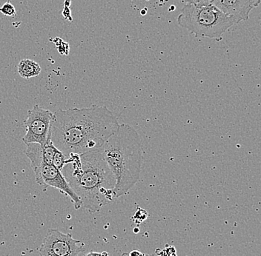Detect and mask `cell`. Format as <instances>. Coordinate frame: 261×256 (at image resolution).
<instances>
[{"label":"cell","mask_w":261,"mask_h":256,"mask_svg":"<svg viewBox=\"0 0 261 256\" xmlns=\"http://www.w3.org/2000/svg\"><path fill=\"white\" fill-rule=\"evenodd\" d=\"M102 152L115 177L114 198L126 195L141 174L143 146L138 132L130 125L121 124L106 141Z\"/></svg>","instance_id":"cell-3"},{"label":"cell","mask_w":261,"mask_h":256,"mask_svg":"<svg viewBox=\"0 0 261 256\" xmlns=\"http://www.w3.org/2000/svg\"><path fill=\"white\" fill-rule=\"evenodd\" d=\"M57 151V148L53 143L42 146V157H43L44 162L46 164H52L53 162V158L55 153Z\"/></svg>","instance_id":"cell-10"},{"label":"cell","mask_w":261,"mask_h":256,"mask_svg":"<svg viewBox=\"0 0 261 256\" xmlns=\"http://www.w3.org/2000/svg\"><path fill=\"white\" fill-rule=\"evenodd\" d=\"M62 14H63V17H64L65 19H68L70 22H72L73 18L72 16H71V11L70 7L64 6V10H63Z\"/></svg>","instance_id":"cell-16"},{"label":"cell","mask_w":261,"mask_h":256,"mask_svg":"<svg viewBox=\"0 0 261 256\" xmlns=\"http://www.w3.org/2000/svg\"><path fill=\"white\" fill-rule=\"evenodd\" d=\"M35 176L36 182L45 187H51L71 198L75 210L82 208V202L73 192L61 171L53 164H48L43 161L31 164Z\"/></svg>","instance_id":"cell-7"},{"label":"cell","mask_w":261,"mask_h":256,"mask_svg":"<svg viewBox=\"0 0 261 256\" xmlns=\"http://www.w3.org/2000/svg\"><path fill=\"white\" fill-rule=\"evenodd\" d=\"M71 0H65L64 2V6H66V7H70L71 6Z\"/></svg>","instance_id":"cell-19"},{"label":"cell","mask_w":261,"mask_h":256,"mask_svg":"<svg viewBox=\"0 0 261 256\" xmlns=\"http://www.w3.org/2000/svg\"><path fill=\"white\" fill-rule=\"evenodd\" d=\"M65 160H66V157H65V155L63 154L61 151L57 149L55 156H54L52 164H53L57 169H58L59 170L61 171L63 167H64Z\"/></svg>","instance_id":"cell-11"},{"label":"cell","mask_w":261,"mask_h":256,"mask_svg":"<svg viewBox=\"0 0 261 256\" xmlns=\"http://www.w3.org/2000/svg\"><path fill=\"white\" fill-rule=\"evenodd\" d=\"M86 256H102L101 253L97 252H91L89 253H88Z\"/></svg>","instance_id":"cell-18"},{"label":"cell","mask_w":261,"mask_h":256,"mask_svg":"<svg viewBox=\"0 0 261 256\" xmlns=\"http://www.w3.org/2000/svg\"><path fill=\"white\" fill-rule=\"evenodd\" d=\"M84 250V244L73 239L69 233L65 234L58 230L49 229L39 253L40 256H79Z\"/></svg>","instance_id":"cell-6"},{"label":"cell","mask_w":261,"mask_h":256,"mask_svg":"<svg viewBox=\"0 0 261 256\" xmlns=\"http://www.w3.org/2000/svg\"><path fill=\"white\" fill-rule=\"evenodd\" d=\"M0 13L11 17H15L16 16V8L9 2L5 3L2 7H0Z\"/></svg>","instance_id":"cell-13"},{"label":"cell","mask_w":261,"mask_h":256,"mask_svg":"<svg viewBox=\"0 0 261 256\" xmlns=\"http://www.w3.org/2000/svg\"><path fill=\"white\" fill-rule=\"evenodd\" d=\"M54 112L36 104L29 110L27 119L24 121L26 133L22 141L24 144L38 143L42 146L51 143V129Z\"/></svg>","instance_id":"cell-5"},{"label":"cell","mask_w":261,"mask_h":256,"mask_svg":"<svg viewBox=\"0 0 261 256\" xmlns=\"http://www.w3.org/2000/svg\"><path fill=\"white\" fill-rule=\"evenodd\" d=\"M214 1L215 0H189L187 3L198 6V7H204V6H211L213 4Z\"/></svg>","instance_id":"cell-15"},{"label":"cell","mask_w":261,"mask_h":256,"mask_svg":"<svg viewBox=\"0 0 261 256\" xmlns=\"http://www.w3.org/2000/svg\"><path fill=\"white\" fill-rule=\"evenodd\" d=\"M177 22L196 37L210 39L221 38L226 31L236 24L232 18L213 5L198 7L188 3L182 8Z\"/></svg>","instance_id":"cell-4"},{"label":"cell","mask_w":261,"mask_h":256,"mask_svg":"<svg viewBox=\"0 0 261 256\" xmlns=\"http://www.w3.org/2000/svg\"><path fill=\"white\" fill-rule=\"evenodd\" d=\"M148 216V213H147L146 210L138 208V211L135 213V216L132 218V220H133L136 224H140L143 223L145 220H146Z\"/></svg>","instance_id":"cell-14"},{"label":"cell","mask_w":261,"mask_h":256,"mask_svg":"<svg viewBox=\"0 0 261 256\" xmlns=\"http://www.w3.org/2000/svg\"><path fill=\"white\" fill-rule=\"evenodd\" d=\"M54 43L56 45L59 53L62 55H68L69 53L70 47L67 42H64L62 39L57 37L53 40Z\"/></svg>","instance_id":"cell-12"},{"label":"cell","mask_w":261,"mask_h":256,"mask_svg":"<svg viewBox=\"0 0 261 256\" xmlns=\"http://www.w3.org/2000/svg\"><path fill=\"white\" fill-rule=\"evenodd\" d=\"M174 256H177V255H174Z\"/></svg>","instance_id":"cell-21"},{"label":"cell","mask_w":261,"mask_h":256,"mask_svg":"<svg viewBox=\"0 0 261 256\" xmlns=\"http://www.w3.org/2000/svg\"><path fill=\"white\" fill-rule=\"evenodd\" d=\"M121 256H128V255H127V252H124V253L122 254ZM146 256H161V255H158V254L155 253V254H153V255H147V254H146Z\"/></svg>","instance_id":"cell-20"},{"label":"cell","mask_w":261,"mask_h":256,"mask_svg":"<svg viewBox=\"0 0 261 256\" xmlns=\"http://www.w3.org/2000/svg\"><path fill=\"white\" fill-rule=\"evenodd\" d=\"M260 3V0H215L212 5L238 24L247 20L252 10Z\"/></svg>","instance_id":"cell-8"},{"label":"cell","mask_w":261,"mask_h":256,"mask_svg":"<svg viewBox=\"0 0 261 256\" xmlns=\"http://www.w3.org/2000/svg\"><path fill=\"white\" fill-rule=\"evenodd\" d=\"M120 125L106 106L60 109L54 112L50 141L67 159L71 153L82 155L102 149Z\"/></svg>","instance_id":"cell-1"},{"label":"cell","mask_w":261,"mask_h":256,"mask_svg":"<svg viewBox=\"0 0 261 256\" xmlns=\"http://www.w3.org/2000/svg\"><path fill=\"white\" fill-rule=\"evenodd\" d=\"M17 71L21 77L24 79H30L40 75L42 69L40 65L37 62L24 59L19 62L17 66Z\"/></svg>","instance_id":"cell-9"},{"label":"cell","mask_w":261,"mask_h":256,"mask_svg":"<svg viewBox=\"0 0 261 256\" xmlns=\"http://www.w3.org/2000/svg\"><path fill=\"white\" fill-rule=\"evenodd\" d=\"M127 255L128 256H146V254L139 250L130 251L129 252H127Z\"/></svg>","instance_id":"cell-17"},{"label":"cell","mask_w":261,"mask_h":256,"mask_svg":"<svg viewBox=\"0 0 261 256\" xmlns=\"http://www.w3.org/2000/svg\"><path fill=\"white\" fill-rule=\"evenodd\" d=\"M82 207L91 213L99 212L115 200L116 179L103 158L102 149L82 155L71 153L61 170Z\"/></svg>","instance_id":"cell-2"}]
</instances>
